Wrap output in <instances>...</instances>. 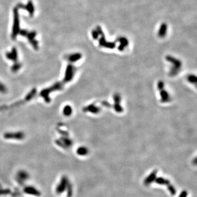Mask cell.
I'll return each instance as SVG.
<instances>
[{
  "label": "cell",
  "instance_id": "cell-1",
  "mask_svg": "<svg viewBox=\"0 0 197 197\" xmlns=\"http://www.w3.org/2000/svg\"><path fill=\"white\" fill-rule=\"evenodd\" d=\"M63 88V83L61 82H56L51 86L43 89L40 93V96L43 98L46 103H49L51 101V94L57 91H60Z\"/></svg>",
  "mask_w": 197,
  "mask_h": 197
},
{
  "label": "cell",
  "instance_id": "cell-2",
  "mask_svg": "<svg viewBox=\"0 0 197 197\" xmlns=\"http://www.w3.org/2000/svg\"><path fill=\"white\" fill-rule=\"evenodd\" d=\"M25 134L23 131H8L3 134L6 140L22 141L25 138Z\"/></svg>",
  "mask_w": 197,
  "mask_h": 197
},
{
  "label": "cell",
  "instance_id": "cell-3",
  "mask_svg": "<svg viewBox=\"0 0 197 197\" xmlns=\"http://www.w3.org/2000/svg\"><path fill=\"white\" fill-rule=\"evenodd\" d=\"M56 145L64 150H67L73 145V141L69 135H61L55 140Z\"/></svg>",
  "mask_w": 197,
  "mask_h": 197
},
{
  "label": "cell",
  "instance_id": "cell-4",
  "mask_svg": "<svg viewBox=\"0 0 197 197\" xmlns=\"http://www.w3.org/2000/svg\"><path fill=\"white\" fill-rule=\"evenodd\" d=\"M76 69L75 67L72 64H69L66 67L64 75L63 78V82L67 83L71 82L75 75Z\"/></svg>",
  "mask_w": 197,
  "mask_h": 197
},
{
  "label": "cell",
  "instance_id": "cell-5",
  "mask_svg": "<svg viewBox=\"0 0 197 197\" xmlns=\"http://www.w3.org/2000/svg\"><path fill=\"white\" fill-rule=\"evenodd\" d=\"M157 87L160 92L161 102L163 103H167L169 102L171 100L170 96L169 95V93L166 90L164 89V82L160 80L158 83Z\"/></svg>",
  "mask_w": 197,
  "mask_h": 197
},
{
  "label": "cell",
  "instance_id": "cell-6",
  "mask_svg": "<svg viewBox=\"0 0 197 197\" xmlns=\"http://www.w3.org/2000/svg\"><path fill=\"white\" fill-rule=\"evenodd\" d=\"M70 181L66 176H63L61 178L60 182L56 188V192L58 194H60L64 192L67 189V186Z\"/></svg>",
  "mask_w": 197,
  "mask_h": 197
},
{
  "label": "cell",
  "instance_id": "cell-7",
  "mask_svg": "<svg viewBox=\"0 0 197 197\" xmlns=\"http://www.w3.org/2000/svg\"><path fill=\"white\" fill-rule=\"evenodd\" d=\"M113 100L114 101V104L113 107L114 110L118 113H121L123 111V108L121 105V98L119 94H115L113 96Z\"/></svg>",
  "mask_w": 197,
  "mask_h": 197
},
{
  "label": "cell",
  "instance_id": "cell-8",
  "mask_svg": "<svg viewBox=\"0 0 197 197\" xmlns=\"http://www.w3.org/2000/svg\"><path fill=\"white\" fill-rule=\"evenodd\" d=\"M83 111L85 112H89L93 114H98L100 112V108L94 103L88 105L83 108Z\"/></svg>",
  "mask_w": 197,
  "mask_h": 197
},
{
  "label": "cell",
  "instance_id": "cell-9",
  "mask_svg": "<svg viewBox=\"0 0 197 197\" xmlns=\"http://www.w3.org/2000/svg\"><path fill=\"white\" fill-rule=\"evenodd\" d=\"M158 173V171L157 170H153L152 172L151 173V174L148 175L147 177L144 180V184L145 186H149L153 181H155V179L157 178V174Z\"/></svg>",
  "mask_w": 197,
  "mask_h": 197
},
{
  "label": "cell",
  "instance_id": "cell-10",
  "mask_svg": "<svg viewBox=\"0 0 197 197\" xmlns=\"http://www.w3.org/2000/svg\"><path fill=\"white\" fill-rule=\"evenodd\" d=\"M73 112V108L70 105H66L62 108V113L65 117H70Z\"/></svg>",
  "mask_w": 197,
  "mask_h": 197
},
{
  "label": "cell",
  "instance_id": "cell-11",
  "mask_svg": "<svg viewBox=\"0 0 197 197\" xmlns=\"http://www.w3.org/2000/svg\"><path fill=\"white\" fill-rule=\"evenodd\" d=\"M28 173L24 170H21L18 172L17 174V180H18V182H23L25 181L28 178Z\"/></svg>",
  "mask_w": 197,
  "mask_h": 197
},
{
  "label": "cell",
  "instance_id": "cell-12",
  "mask_svg": "<svg viewBox=\"0 0 197 197\" xmlns=\"http://www.w3.org/2000/svg\"><path fill=\"white\" fill-rule=\"evenodd\" d=\"M77 154L80 156H85L89 153L88 149L85 146H80L76 151Z\"/></svg>",
  "mask_w": 197,
  "mask_h": 197
},
{
  "label": "cell",
  "instance_id": "cell-13",
  "mask_svg": "<svg viewBox=\"0 0 197 197\" xmlns=\"http://www.w3.org/2000/svg\"><path fill=\"white\" fill-rule=\"evenodd\" d=\"M25 191L26 193H28V194L30 195H33V196H39L40 195V193L37 189H36L35 188L33 187H28L25 188Z\"/></svg>",
  "mask_w": 197,
  "mask_h": 197
},
{
  "label": "cell",
  "instance_id": "cell-14",
  "mask_svg": "<svg viewBox=\"0 0 197 197\" xmlns=\"http://www.w3.org/2000/svg\"><path fill=\"white\" fill-rule=\"evenodd\" d=\"M155 182L160 185H168L169 183H170V182L168 179L162 177H158L156 178L155 180Z\"/></svg>",
  "mask_w": 197,
  "mask_h": 197
},
{
  "label": "cell",
  "instance_id": "cell-15",
  "mask_svg": "<svg viewBox=\"0 0 197 197\" xmlns=\"http://www.w3.org/2000/svg\"><path fill=\"white\" fill-rule=\"evenodd\" d=\"M80 57H81V56L79 54H74L70 55L69 56H68L67 60L71 62H76V61H78V60H80Z\"/></svg>",
  "mask_w": 197,
  "mask_h": 197
},
{
  "label": "cell",
  "instance_id": "cell-16",
  "mask_svg": "<svg viewBox=\"0 0 197 197\" xmlns=\"http://www.w3.org/2000/svg\"><path fill=\"white\" fill-rule=\"evenodd\" d=\"M7 58L10 60L17 62V53L15 51H13L12 52L7 54Z\"/></svg>",
  "mask_w": 197,
  "mask_h": 197
},
{
  "label": "cell",
  "instance_id": "cell-17",
  "mask_svg": "<svg viewBox=\"0 0 197 197\" xmlns=\"http://www.w3.org/2000/svg\"><path fill=\"white\" fill-rule=\"evenodd\" d=\"M22 67V64H20L18 61H17L15 63H14V65L12 66L11 67V71L12 72L16 73L18 71H19V70Z\"/></svg>",
  "mask_w": 197,
  "mask_h": 197
},
{
  "label": "cell",
  "instance_id": "cell-18",
  "mask_svg": "<svg viewBox=\"0 0 197 197\" xmlns=\"http://www.w3.org/2000/svg\"><path fill=\"white\" fill-rule=\"evenodd\" d=\"M8 92V88L6 85L4 84L1 80H0V93L6 94Z\"/></svg>",
  "mask_w": 197,
  "mask_h": 197
},
{
  "label": "cell",
  "instance_id": "cell-19",
  "mask_svg": "<svg viewBox=\"0 0 197 197\" xmlns=\"http://www.w3.org/2000/svg\"><path fill=\"white\" fill-rule=\"evenodd\" d=\"M168 186V189L170 193L172 195V196H175L176 194V189L175 188L174 186L170 183H169V185H167Z\"/></svg>",
  "mask_w": 197,
  "mask_h": 197
},
{
  "label": "cell",
  "instance_id": "cell-20",
  "mask_svg": "<svg viewBox=\"0 0 197 197\" xmlns=\"http://www.w3.org/2000/svg\"><path fill=\"white\" fill-rule=\"evenodd\" d=\"M66 189L67 191V196H68V197H71L72 196V193H73V189H72V186L70 182L69 183Z\"/></svg>",
  "mask_w": 197,
  "mask_h": 197
},
{
  "label": "cell",
  "instance_id": "cell-21",
  "mask_svg": "<svg viewBox=\"0 0 197 197\" xmlns=\"http://www.w3.org/2000/svg\"><path fill=\"white\" fill-rule=\"evenodd\" d=\"M187 80L190 83L193 84H196L197 83V77L194 75H189L188 76Z\"/></svg>",
  "mask_w": 197,
  "mask_h": 197
},
{
  "label": "cell",
  "instance_id": "cell-22",
  "mask_svg": "<svg viewBox=\"0 0 197 197\" xmlns=\"http://www.w3.org/2000/svg\"><path fill=\"white\" fill-rule=\"evenodd\" d=\"M188 192L187 191L183 190L181 193L180 194L178 197H187Z\"/></svg>",
  "mask_w": 197,
  "mask_h": 197
},
{
  "label": "cell",
  "instance_id": "cell-23",
  "mask_svg": "<svg viewBox=\"0 0 197 197\" xmlns=\"http://www.w3.org/2000/svg\"><path fill=\"white\" fill-rule=\"evenodd\" d=\"M193 163L194 164V165H196V164H197V158H195L194 160V162H193Z\"/></svg>",
  "mask_w": 197,
  "mask_h": 197
}]
</instances>
